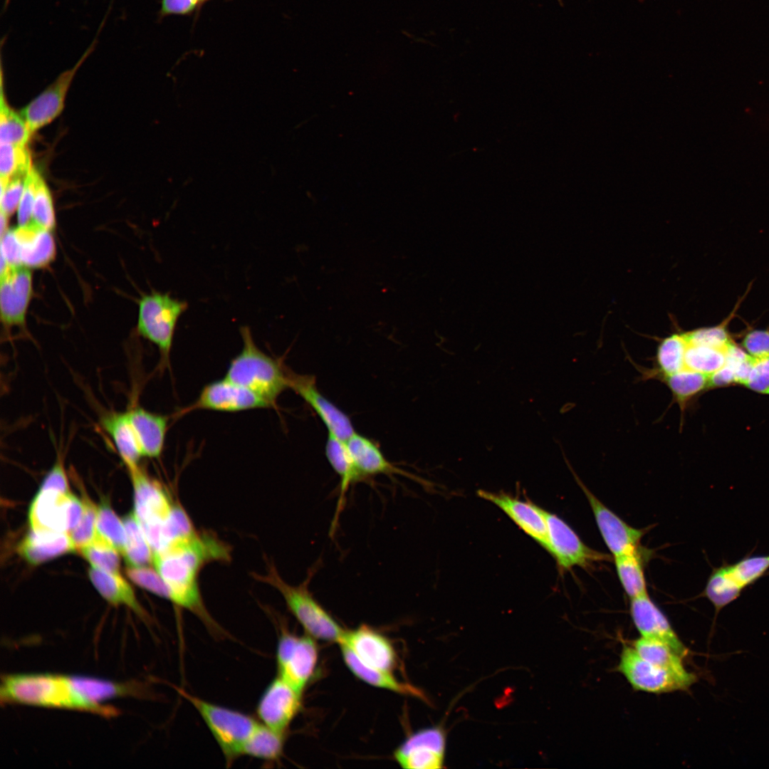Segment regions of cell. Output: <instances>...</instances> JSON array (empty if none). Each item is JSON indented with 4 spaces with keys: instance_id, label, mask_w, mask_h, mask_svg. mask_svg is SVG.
Listing matches in <instances>:
<instances>
[{
    "instance_id": "e575fe53",
    "label": "cell",
    "mask_w": 769,
    "mask_h": 769,
    "mask_svg": "<svg viewBox=\"0 0 769 769\" xmlns=\"http://www.w3.org/2000/svg\"><path fill=\"white\" fill-rule=\"evenodd\" d=\"M125 530V546L122 553L129 567L148 566L152 563L153 551L134 512L122 519Z\"/></svg>"
},
{
    "instance_id": "4316f807",
    "label": "cell",
    "mask_w": 769,
    "mask_h": 769,
    "mask_svg": "<svg viewBox=\"0 0 769 769\" xmlns=\"http://www.w3.org/2000/svg\"><path fill=\"white\" fill-rule=\"evenodd\" d=\"M325 455L331 467L340 478V495L330 530L333 532L343 508L345 494L350 486L364 478L357 470L345 441L330 433L325 444Z\"/></svg>"
},
{
    "instance_id": "b9f144b4",
    "label": "cell",
    "mask_w": 769,
    "mask_h": 769,
    "mask_svg": "<svg viewBox=\"0 0 769 769\" xmlns=\"http://www.w3.org/2000/svg\"><path fill=\"white\" fill-rule=\"evenodd\" d=\"M31 224L50 231H53L56 225L51 193L38 171L36 176V191Z\"/></svg>"
},
{
    "instance_id": "4fadbf2b",
    "label": "cell",
    "mask_w": 769,
    "mask_h": 769,
    "mask_svg": "<svg viewBox=\"0 0 769 769\" xmlns=\"http://www.w3.org/2000/svg\"><path fill=\"white\" fill-rule=\"evenodd\" d=\"M269 407L271 405L258 395L224 377L206 384L197 399L179 410L175 417L198 409L237 412Z\"/></svg>"
},
{
    "instance_id": "db71d44e",
    "label": "cell",
    "mask_w": 769,
    "mask_h": 769,
    "mask_svg": "<svg viewBox=\"0 0 769 769\" xmlns=\"http://www.w3.org/2000/svg\"><path fill=\"white\" fill-rule=\"evenodd\" d=\"M558 1H559V2H560V5H562V4H561V0H558Z\"/></svg>"
},
{
    "instance_id": "9c48e42d",
    "label": "cell",
    "mask_w": 769,
    "mask_h": 769,
    "mask_svg": "<svg viewBox=\"0 0 769 769\" xmlns=\"http://www.w3.org/2000/svg\"><path fill=\"white\" fill-rule=\"evenodd\" d=\"M617 670L634 690L656 694L689 690L699 679L692 671L680 674L655 665L626 644L622 647Z\"/></svg>"
},
{
    "instance_id": "d6986e66",
    "label": "cell",
    "mask_w": 769,
    "mask_h": 769,
    "mask_svg": "<svg viewBox=\"0 0 769 769\" xmlns=\"http://www.w3.org/2000/svg\"><path fill=\"white\" fill-rule=\"evenodd\" d=\"M289 388L315 411L328 433L345 441L356 432L349 417L320 392L314 376L289 372Z\"/></svg>"
},
{
    "instance_id": "ee69618b",
    "label": "cell",
    "mask_w": 769,
    "mask_h": 769,
    "mask_svg": "<svg viewBox=\"0 0 769 769\" xmlns=\"http://www.w3.org/2000/svg\"><path fill=\"white\" fill-rule=\"evenodd\" d=\"M736 310L717 325L685 332L687 342L723 350L728 349L731 344L733 342L729 335L728 325Z\"/></svg>"
},
{
    "instance_id": "2e32d148",
    "label": "cell",
    "mask_w": 769,
    "mask_h": 769,
    "mask_svg": "<svg viewBox=\"0 0 769 769\" xmlns=\"http://www.w3.org/2000/svg\"><path fill=\"white\" fill-rule=\"evenodd\" d=\"M302 694L277 676L266 686L257 706L258 721L268 728L286 734L301 708Z\"/></svg>"
},
{
    "instance_id": "f907efd6",
    "label": "cell",
    "mask_w": 769,
    "mask_h": 769,
    "mask_svg": "<svg viewBox=\"0 0 769 769\" xmlns=\"http://www.w3.org/2000/svg\"><path fill=\"white\" fill-rule=\"evenodd\" d=\"M210 0H161L159 18L169 16H192Z\"/></svg>"
},
{
    "instance_id": "f6af8a7d",
    "label": "cell",
    "mask_w": 769,
    "mask_h": 769,
    "mask_svg": "<svg viewBox=\"0 0 769 769\" xmlns=\"http://www.w3.org/2000/svg\"><path fill=\"white\" fill-rule=\"evenodd\" d=\"M84 511L78 525L69 533L76 549L80 550L95 538L97 534L98 507L87 497L83 496Z\"/></svg>"
},
{
    "instance_id": "484cf974",
    "label": "cell",
    "mask_w": 769,
    "mask_h": 769,
    "mask_svg": "<svg viewBox=\"0 0 769 769\" xmlns=\"http://www.w3.org/2000/svg\"><path fill=\"white\" fill-rule=\"evenodd\" d=\"M345 443L363 478L379 474L408 476L390 463L378 446L369 438L355 432Z\"/></svg>"
},
{
    "instance_id": "7a4b0ae2",
    "label": "cell",
    "mask_w": 769,
    "mask_h": 769,
    "mask_svg": "<svg viewBox=\"0 0 769 769\" xmlns=\"http://www.w3.org/2000/svg\"><path fill=\"white\" fill-rule=\"evenodd\" d=\"M0 700L6 704L63 708L113 717L118 711L85 697L71 676L52 674H15L1 677Z\"/></svg>"
},
{
    "instance_id": "8992f818",
    "label": "cell",
    "mask_w": 769,
    "mask_h": 769,
    "mask_svg": "<svg viewBox=\"0 0 769 769\" xmlns=\"http://www.w3.org/2000/svg\"><path fill=\"white\" fill-rule=\"evenodd\" d=\"M134 490V513L154 553L168 544L166 527L174 505L162 486L137 465L129 469Z\"/></svg>"
},
{
    "instance_id": "e0dca14e",
    "label": "cell",
    "mask_w": 769,
    "mask_h": 769,
    "mask_svg": "<svg viewBox=\"0 0 769 769\" xmlns=\"http://www.w3.org/2000/svg\"><path fill=\"white\" fill-rule=\"evenodd\" d=\"M32 294L31 268L9 265L1 273V319L5 328L25 327Z\"/></svg>"
},
{
    "instance_id": "8fae6325",
    "label": "cell",
    "mask_w": 769,
    "mask_h": 769,
    "mask_svg": "<svg viewBox=\"0 0 769 769\" xmlns=\"http://www.w3.org/2000/svg\"><path fill=\"white\" fill-rule=\"evenodd\" d=\"M545 516L548 534L547 551L556 561L561 574L574 567L588 569L597 563L610 560L608 555L585 545L573 529L559 516L547 511H545Z\"/></svg>"
},
{
    "instance_id": "5b68a950",
    "label": "cell",
    "mask_w": 769,
    "mask_h": 769,
    "mask_svg": "<svg viewBox=\"0 0 769 769\" xmlns=\"http://www.w3.org/2000/svg\"><path fill=\"white\" fill-rule=\"evenodd\" d=\"M177 691L199 713L219 746L227 766L241 756L242 747L259 721L253 717L176 687Z\"/></svg>"
},
{
    "instance_id": "ac0fdd59",
    "label": "cell",
    "mask_w": 769,
    "mask_h": 769,
    "mask_svg": "<svg viewBox=\"0 0 769 769\" xmlns=\"http://www.w3.org/2000/svg\"><path fill=\"white\" fill-rule=\"evenodd\" d=\"M477 494L499 508L520 530L548 550V534L545 509L530 501L501 491L494 493L478 490Z\"/></svg>"
},
{
    "instance_id": "83f0119b",
    "label": "cell",
    "mask_w": 769,
    "mask_h": 769,
    "mask_svg": "<svg viewBox=\"0 0 769 769\" xmlns=\"http://www.w3.org/2000/svg\"><path fill=\"white\" fill-rule=\"evenodd\" d=\"M104 430L112 439L122 462L127 469L139 465L142 456L127 411L110 412L100 420Z\"/></svg>"
},
{
    "instance_id": "ffe728a7",
    "label": "cell",
    "mask_w": 769,
    "mask_h": 769,
    "mask_svg": "<svg viewBox=\"0 0 769 769\" xmlns=\"http://www.w3.org/2000/svg\"><path fill=\"white\" fill-rule=\"evenodd\" d=\"M629 612L641 637L661 642L684 658L689 655L690 650L648 593L630 599Z\"/></svg>"
},
{
    "instance_id": "816d5d0a",
    "label": "cell",
    "mask_w": 769,
    "mask_h": 769,
    "mask_svg": "<svg viewBox=\"0 0 769 769\" xmlns=\"http://www.w3.org/2000/svg\"><path fill=\"white\" fill-rule=\"evenodd\" d=\"M745 386L756 392L769 394V357L755 359Z\"/></svg>"
},
{
    "instance_id": "681fc988",
    "label": "cell",
    "mask_w": 769,
    "mask_h": 769,
    "mask_svg": "<svg viewBox=\"0 0 769 769\" xmlns=\"http://www.w3.org/2000/svg\"><path fill=\"white\" fill-rule=\"evenodd\" d=\"M741 346L755 359L769 357V329L749 331L743 337Z\"/></svg>"
},
{
    "instance_id": "9a60e30c",
    "label": "cell",
    "mask_w": 769,
    "mask_h": 769,
    "mask_svg": "<svg viewBox=\"0 0 769 769\" xmlns=\"http://www.w3.org/2000/svg\"><path fill=\"white\" fill-rule=\"evenodd\" d=\"M446 734L440 726H431L410 735L394 752L403 768L437 769L444 767Z\"/></svg>"
},
{
    "instance_id": "836d02e7",
    "label": "cell",
    "mask_w": 769,
    "mask_h": 769,
    "mask_svg": "<svg viewBox=\"0 0 769 769\" xmlns=\"http://www.w3.org/2000/svg\"><path fill=\"white\" fill-rule=\"evenodd\" d=\"M285 736L286 734L278 733L259 721L245 741L241 749V756L246 755L268 762L276 761L283 754Z\"/></svg>"
},
{
    "instance_id": "f546056e",
    "label": "cell",
    "mask_w": 769,
    "mask_h": 769,
    "mask_svg": "<svg viewBox=\"0 0 769 769\" xmlns=\"http://www.w3.org/2000/svg\"><path fill=\"white\" fill-rule=\"evenodd\" d=\"M343 660L352 674L364 682L402 695L421 696L415 687L399 681L391 671L370 666L360 661L348 648L340 645Z\"/></svg>"
},
{
    "instance_id": "7402d4cb",
    "label": "cell",
    "mask_w": 769,
    "mask_h": 769,
    "mask_svg": "<svg viewBox=\"0 0 769 769\" xmlns=\"http://www.w3.org/2000/svg\"><path fill=\"white\" fill-rule=\"evenodd\" d=\"M70 491L39 488L28 510L31 529L68 533Z\"/></svg>"
},
{
    "instance_id": "c3c4849f",
    "label": "cell",
    "mask_w": 769,
    "mask_h": 769,
    "mask_svg": "<svg viewBox=\"0 0 769 769\" xmlns=\"http://www.w3.org/2000/svg\"><path fill=\"white\" fill-rule=\"evenodd\" d=\"M37 169L32 166L25 182L24 189L17 209V221L19 226H24L32 223V211L36 191V176Z\"/></svg>"
},
{
    "instance_id": "6da1fadb",
    "label": "cell",
    "mask_w": 769,
    "mask_h": 769,
    "mask_svg": "<svg viewBox=\"0 0 769 769\" xmlns=\"http://www.w3.org/2000/svg\"><path fill=\"white\" fill-rule=\"evenodd\" d=\"M230 558L227 544L215 535L197 531L172 540L165 548L153 553L152 563L171 592L170 601L195 614L216 637H223L226 632L204 605L198 575L206 564L227 562Z\"/></svg>"
},
{
    "instance_id": "1f68e13d",
    "label": "cell",
    "mask_w": 769,
    "mask_h": 769,
    "mask_svg": "<svg viewBox=\"0 0 769 769\" xmlns=\"http://www.w3.org/2000/svg\"><path fill=\"white\" fill-rule=\"evenodd\" d=\"M658 380L669 388L672 399L679 405L683 415L691 402L708 389V375L684 368L672 375L661 377Z\"/></svg>"
},
{
    "instance_id": "4dcf8cb0",
    "label": "cell",
    "mask_w": 769,
    "mask_h": 769,
    "mask_svg": "<svg viewBox=\"0 0 769 769\" xmlns=\"http://www.w3.org/2000/svg\"><path fill=\"white\" fill-rule=\"evenodd\" d=\"M687 345L685 332L674 333L662 339L656 349L655 366L645 370L643 376L658 380L684 369Z\"/></svg>"
},
{
    "instance_id": "d4e9b609",
    "label": "cell",
    "mask_w": 769,
    "mask_h": 769,
    "mask_svg": "<svg viewBox=\"0 0 769 769\" xmlns=\"http://www.w3.org/2000/svg\"><path fill=\"white\" fill-rule=\"evenodd\" d=\"M20 244L21 265L29 268L47 267L55 258L56 246L52 231L33 224L15 228Z\"/></svg>"
},
{
    "instance_id": "d590c367",
    "label": "cell",
    "mask_w": 769,
    "mask_h": 769,
    "mask_svg": "<svg viewBox=\"0 0 769 769\" xmlns=\"http://www.w3.org/2000/svg\"><path fill=\"white\" fill-rule=\"evenodd\" d=\"M614 559L619 580L627 596L632 599L647 594L641 550Z\"/></svg>"
},
{
    "instance_id": "f35d334b",
    "label": "cell",
    "mask_w": 769,
    "mask_h": 769,
    "mask_svg": "<svg viewBox=\"0 0 769 769\" xmlns=\"http://www.w3.org/2000/svg\"><path fill=\"white\" fill-rule=\"evenodd\" d=\"M685 354V368L710 375L726 362L727 350L689 343Z\"/></svg>"
},
{
    "instance_id": "3957f363",
    "label": "cell",
    "mask_w": 769,
    "mask_h": 769,
    "mask_svg": "<svg viewBox=\"0 0 769 769\" xmlns=\"http://www.w3.org/2000/svg\"><path fill=\"white\" fill-rule=\"evenodd\" d=\"M243 346L229 362L224 377L258 395L275 407L279 395L290 387L289 372L279 360L263 352L250 328H240Z\"/></svg>"
},
{
    "instance_id": "30bf717a",
    "label": "cell",
    "mask_w": 769,
    "mask_h": 769,
    "mask_svg": "<svg viewBox=\"0 0 769 769\" xmlns=\"http://www.w3.org/2000/svg\"><path fill=\"white\" fill-rule=\"evenodd\" d=\"M313 637L298 636L282 629L278 637L276 659L278 674L298 693L303 694L313 678L318 649Z\"/></svg>"
},
{
    "instance_id": "277c9868",
    "label": "cell",
    "mask_w": 769,
    "mask_h": 769,
    "mask_svg": "<svg viewBox=\"0 0 769 769\" xmlns=\"http://www.w3.org/2000/svg\"><path fill=\"white\" fill-rule=\"evenodd\" d=\"M259 581L276 588L307 635L315 639L340 644L345 629L320 605L308 590L309 579L298 586L286 582L273 565L266 574L256 575Z\"/></svg>"
},
{
    "instance_id": "7bdbcfd3",
    "label": "cell",
    "mask_w": 769,
    "mask_h": 769,
    "mask_svg": "<svg viewBox=\"0 0 769 769\" xmlns=\"http://www.w3.org/2000/svg\"><path fill=\"white\" fill-rule=\"evenodd\" d=\"M96 528L100 535L123 553L125 546L124 524L107 501L102 502L98 507Z\"/></svg>"
},
{
    "instance_id": "7dc6e473",
    "label": "cell",
    "mask_w": 769,
    "mask_h": 769,
    "mask_svg": "<svg viewBox=\"0 0 769 769\" xmlns=\"http://www.w3.org/2000/svg\"><path fill=\"white\" fill-rule=\"evenodd\" d=\"M28 173L15 175L8 180L0 179V211L9 219L18 209Z\"/></svg>"
},
{
    "instance_id": "44dd1931",
    "label": "cell",
    "mask_w": 769,
    "mask_h": 769,
    "mask_svg": "<svg viewBox=\"0 0 769 769\" xmlns=\"http://www.w3.org/2000/svg\"><path fill=\"white\" fill-rule=\"evenodd\" d=\"M348 648L363 663L387 671L397 664V654L389 639L369 626L345 630L339 644Z\"/></svg>"
},
{
    "instance_id": "603a6c76",
    "label": "cell",
    "mask_w": 769,
    "mask_h": 769,
    "mask_svg": "<svg viewBox=\"0 0 769 769\" xmlns=\"http://www.w3.org/2000/svg\"><path fill=\"white\" fill-rule=\"evenodd\" d=\"M142 456L159 458L164 449L169 417L141 407L127 411Z\"/></svg>"
},
{
    "instance_id": "f5cc1de1",
    "label": "cell",
    "mask_w": 769,
    "mask_h": 769,
    "mask_svg": "<svg viewBox=\"0 0 769 769\" xmlns=\"http://www.w3.org/2000/svg\"><path fill=\"white\" fill-rule=\"evenodd\" d=\"M40 488H53L63 493L70 492L68 478L61 459H57L46 475Z\"/></svg>"
},
{
    "instance_id": "5bb4252c",
    "label": "cell",
    "mask_w": 769,
    "mask_h": 769,
    "mask_svg": "<svg viewBox=\"0 0 769 769\" xmlns=\"http://www.w3.org/2000/svg\"><path fill=\"white\" fill-rule=\"evenodd\" d=\"M568 466L571 469L570 466ZM572 472L588 501L600 533L613 556L639 550L640 541L646 533L645 529H638L628 525L601 502L572 470Z\"/></svg>"
},
{
    "instance_id": "f1b7e54d",
    "label": "cell",
    "mask_w": 769,
    "mask_h": 769,
    "mask_svg": "<svg viewBox=\"0 0 769 769\" xmlns=\"http://www.w3.org/2000/svg\"><path fill=\"white\" fill-rule=\"evenodd\" d=\"M88 575L94 587L108 602L115 605H126L142 619L147 618L131 586L119 573L91 567Z\"/></svg>"
},
{
    "instance_id": "60d3db41",
    "label": "cell",
    "mask_w": 769,
    "mask_h": 769,
    "mask_svg": "<svg viewBox=\"0 0 769 769\" xmlns=\"http://www.w3.org/2000/svg\"><path fill=\"white\" fill-rule=\"evenodd\" d=\"M32 167L27 145L1 143L0 179L8 180L21 174H27Z\"/></svg>"
},
{
    "instance_id": "bcb514c9",
    "label": "cell",
    "mask_w": 769,
    "mask_h": 769,
    "mask_svg": "<svg viewBox=\"0 0 769 769\" xmlns=\"http://www.w3.org/2000/svg\"><path fill=\"white\" fill-rule=\"evenodd\" d=\"M127 577L138 586L170 601L171 592L158 572L148 566L128 567Z\"/></svg>"
},
{
    "instance_id": "cb8c5ba5",
    "label": "cell",
    "mask_w": 769,
    "mask_h": 769,
    "mask_svg": "<svg viewBox=\"0 0 769 769\" xmlns=\"http://www.w3.org/2000/svg\"><path fill=\"white\" fill-rule=\"evenodd\" d=\"M75 550L67 532L31 529L19 545V553L32 565Z\"/></svg>"
},
{
    "instance_id": "d6a6232c",
    "label": "cell",
    "mask_w": 769,
    "mask_h": 769,
    "mask_svg": "<svg viewBox=\"0 0 769 769\" xmlns=\"http://www.w3.org/2000/svg\"><path fill=\"white\" fill-rule=\"evenodd\" d=\"M77 689L88 699L98 703L118 697L142 695V689L136 683H117L108 680L71 676Z\"/></svg>"
},
{
    "instance_id": "ab89813d",
    "label": "cell",
    "mask_w": 769,
    "mask_h": 769,
    "mask_svg": "<svg viewBox=\"0 0 769 769\" xmlns=\"http://www.w3.org/2000/svg\"><path fill=\"white\" fill-rule=\"evenodd\" d=\"M79 551L92 567L120 574L119 551L98 533L92 542Z\"/></svg>"
},
{
    "instance_id": "8d00e7d4",
    "label": "cell",
    "mask_w": 769,
    "mask_h": 769,
    "mask_svg": "<svg viewBox=\"0 0 769 769\" xmlns=\"http://www.w3.org/2000/svg\"><path fill=\"white\" fill-rule=\"evenodd\" d=\"M633 647L643 659L655 665L680 674L689 672L684 664V658L661 642L640 636L634 641Z\"/></svg>"
},
{
    "instance_id": "7c38bea8",
    "label": "cell",
    "mask_w": 769,
    "mask_h": 769,
    "mask_svg": "<svg viewBox=\"0 0 769 769\" xmlns=\"http://www.w3.org/2000/svg\"><path fill=\"white\" fill-rule=\"evenodd\" d=\"M107 16H105L100 23L98 33L105 25ZM98 33L75 66L61 73L50 85L21 110L20 114L31 136L53 121L61 113L70 84L83 63L95 50Z\"/></svg>"
},
{
    "instance_id": "52a82bcc",
    "label": "cell",
    "mask_w": 769,
    "mask_h": 769,
    "mask_svg": "<svg viewBox=\"0 0 769 769\" xmlns=\"http://www.w3.org/2000/svg\"><path fill=\"white\" fill-rule=\"evenodd\" d=\"M769 575V555H746L738 561L713 567L706 586L699 597L706 598L714 607L713 624L720 611L736 600L748 587Z\"/></svg>"
},
{
    "instance_id": "74e56055",
    "label": "cell",
    "mask_w": 769,
    "mask_h": 769,
    "mask_svg": "<svg viewBox=\"0 0 769 769\" xmlns=\"http://www.w3.org/2000/svg\"><path fill=\"white\" fill-rule=\"evenodd\" d=\"M3 73H1L0 142L27 145L31 135L21 114L8 104L4 93Z\"/></svg>"
},
{
    "instance_id": "ba28073f",
    "label": "cell",
    "mask_w": 769,
    "mask_h": 769,
    "mask_svg": "<svg viewBox=\"0 0 769 769\" xmlns=\"http://www.w3.org/2000/svg\"><path fill=\"white\" fill-rule=\"evenodd\" d=\"M187 308L186 301L155 291L138 300L137 333L155 345L164 364L169 360L179 318Z\"/></svg>"
}]
</instances>
